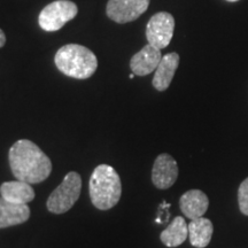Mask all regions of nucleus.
<instances>
[{"instance_id": "nucleus-11", "label": "nucleus", "mask_w": 248, "mask_h": 248, "mask_svg": "<svg viewBox=\"0 0 248 248\" xmlns=\"http://www.w3.org/2000/svg\"><path fill=\"white\" fill-rule=\"evenodd\" d=\"M179 64V55L175 52L163 55L161 59L159 66L155 69V74L152 80L154 89L157 91H166L171 84L173 76H175L176 70H177Z\"/></svg>"}, {"instance_id": "nucleus-15", "label": "nucleus", "mask_w": 248, "mask_h": 248, "mask_svg": "<svg viewBox=\"0 0 248 248\" xmlns=\"http://www.w3.org/2000/svg\"><path fill=\"white\" fill-rule=\"evenodd\" d=\"M188 237V224L185 222L184 217L177 216L172 219L166 230L160 234V239L167 247H177Z\"/></svg>"}, {"instance_id": "nucleus-13", "label": "nucleus", "mask_w": 248, "mask_h": 248, "mask_svg": "<svg viewBox=\"0 0 248 248\" xmlns=\"http://www.w3.org/2000/svg\"><path fill=\"white\" fill-rule=\"evenodd\" d=\"M0 194L5 200L13 203L27 204L35 199L36 194L29 183L22 181L5 182L0 185Z\"/></svg>"}, {"instance_id": "nucleus-7", "label": "nucleus", "mask_w": 248, "mask_h": 248, "mask_svg": "<svg viewBox=\"0 0 248 248\" xmlns=\"http://www.w3.org/2000/svg\"><path fill=\"white\" fill-rule=\"evenodd\" d=\"M150 1L151 0H109L106 7L107 16L120 24L132 22L147 11Z\"/></svg>"}, {"instance_id": "nucleus-8", "label": "nucleus", "mask_w": 248, "mask_h": 248, "mask_svg": "<svg viewBox=\"0 0 248 248\" xmlns=\"http://www.w3.org/2000/svg\"><path fill=\"white\" fill-rule=\"evenodd\" d=\"M178 164L171 155L162 153L154 161L152 168V182L159 190H167L171 187L177 181Z\"/></svg>"}, {"instance_id": "nucleus-14", "label": "nucleus", "mask_w": 248, "mask_h": 248, "mask_svg": "<svg viewBox=\"0 0 248 248\" xmlns=\"http://www.w3.org/2000/svg\"><path fill=\"white\" fill-rule=\"evenodd\" d=\"M214 226L210 219L199 217V218L191 219L188 223V237L190 243L193 247L204 248L207 247L212 240Z\"/></svg>"}, {"instance_id": "nucleus-1", "label": "nucleus", "mask_w": 248, "mask_h": 248, "mask_svg": "<svg viewBox=\"0 0 248 248\" xmlns=\"http://www.w3.org/2000/svg\"><path fill=\"white\" fill-rule=\"evenodd\" d=\"M8 161L14 177L29 184L46 181L52 172L49 157L28 139H20L11 147Z\"/></svg>"}, {"instance_id": "nucleus-10", "label": "nucleus", "mask_w": 248, "mask_h": 248, "mask_svg": "<svg viewBox=\"0 0 248 248\" xmlns=\"http://www.w3.org/2000/svg\"><path fill=\"white\" fill-rule=\"evenodd\" d=\"M182 213L190 219L202 217L208 210L209 199L201 190H190L185 192L179 199Z\"/></svg>"}, {"instance_id": "nucleus-4", "label": "nucleus", "mask_w": 248, "mask_h": 248, "mask_svg": "<svg viewBox=\"0 0 248 248\" xmlns=\"http://www.w3.org/2000/svg\"><path fill=\"white\" fill-rule=\"evenodd\" d=\"M80 191H82V178L79 173L75 171L68 172L61 184L48 197L46 202L47 210L57 215L67 213L79 199Z\"/></svg>"}, {"instance_id": "nucleus-12", "label": "nucleus", "mask_w": 248, "mask_h": 248, "mask_svg": "<svg viewBox=\"0 0 248 248\" xmlns=\"http://www.w3.org/2000/svg\"><path fill=\"white\" fill-rule=\"evenodd\" d=\"M30 217V208L27 204L13 203L0 197V229L20 225Z\"/></svg>"}, {"instance_id": "nucleus-9", "label": "nucleus", "mask_w": 248, "mask_h": 248, "mask_svg": "<svg viewBox=\"0 0 248 248\" xmlns=\"http://www.w3.org/2000/svg\"><path fill=\"white\" fill-rule=\"evenodd\" d=\"M161 59H162L161 49L147 44L131 58L130 68L137 76L150 75L159 66Z\"/></svg>"}, {"instance_id": "nucleus-5", "label": "nucleus", "mask_w": 248, "mask_h": 248, "mask_svg": "<svg viewBox=\"0 0 248 248\" xmlns=\"http://www.w3.org/2000/svg\"><path fill=\"white\" fill-rule=\"evenodd\" d=\"M77 13L78 8L75 2L70 0H57L43 8L38 22L43 30L53 32L60 30L64 24L73 20Z\"/></svg>"}, {"instance_id": "nucleus-18", "label": "nucleus", "mask_w": 248, "mask_h": 248, "mask_svg": "<svg viewBox=\"0 0 248 248\" xmlns=\"http://www.w3.org/2000/svg\"><path fill=\"white\" fill-rule=\"evenodd\" d=\"M226 1H230V2H234V1H239V0H226Z\"/></svg>"}, {"instance_id": "nucleus-16", "label": "nucleus", "mask_w": 248, "mask_h": 248, "mask_svg": "<svg viewBox=\"0 0 248 248\" xmlns=\"http://www.w3.org/2000/svg\"><path fill=\"white\" fill-rule=\"evenodd\" d=\"M238 203L244 215L248 216V177L241 183L238 188Z\"/></svg>"}, {"instance_id": "nucleus-2", "label": "nucleus", "mask_w": 248, "mask_h": 248, "mask_svg": "<svg viewBox=\"0 0 248 248\" xmlns=\"http://www.w3.org/2000/svg\"><path fill=\"white\" fill-rule=\"evenodd\" d=\"M92 204L100 210L115 207L122 195V182L119 173L108 164H100L93 170L89 183Z\"/></svg>"}, {"instance_id": "nucleus-17", "label": "nucleus", "mask_w": 248, "mask_h": 248, "mask_svg": "<svg viewBox=\"0 0 248 248\" xmlns=\"http://www.w3.org/2000/svg\"><path fill=\"white\" fill-rule=\"evenodd\" d=\"M5 44H6V36L4 31L0 29V48H1Z\"/></svg>"}, {"instance_id": "nucleus-6", "label": "nucleus", "mask_w": 248, "mask_h": 248, "mask_svg": "<svg viewBox=\"0 0 248 248\" xmlns=\"http://www.w3.org/2000/svg\"><path fill=\"white\" fill-rule=\"evenodd\" d=\"M175 30V18L167 12H159L153 15L146 26V38L148 44L162 49L171 42Z\"/></svg>"}, {"instance_id": "nucleus-19", "label": "nucleus", "mask_w": 248, "mask_h": 248, "mask_svg": "<svg viewBox=\"0 0 248 248\" xmlns=\"http://www.w3.org/2000/svg\"><path fill=\"white\" fill-rule=\"evenodd\" d=\"M129 77H130V78H131V79H132V78H133V77H135V74H133V73H132V74H131V75H130Z\"/></svg>"}, {"instance_id": "nucleus-3", "label": "nucleus", "mask_w": 248, "mask_h": 248, "mask_svg": "<svg viewBox=\"0 0 248 248\" xmlns=\"http://www.w3.org/2000/svg\"><path fill=\"white\" fill-rule=\"evenodd\" d=\"M54 62L62 74L77 79L89 78L98 68L95 54L91 49L78 44H68L59 48Z\"/></svg>"}]
</instances>
